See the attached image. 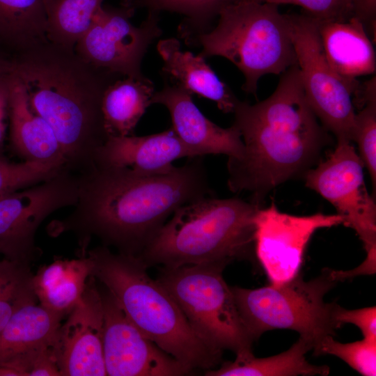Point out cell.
Wrapping results in <instances>:
<instances>
[{
  "instance_id": "6da1fadb",
  "label": "cell",
  "mask_w": 376,
  "mask_h": 376,
  "mask_svg": "<svg viewBox=\"0 0 376 376\" xmlns=\"http://www.w3.org/2000/svg\"><path fill=\"white\" fill-rule=\"evenodd\" d=\"M78 178L77 203L53 224L52 233H74L84 246L96 237L105 246L136 256L177 209L211 192L203 157L164 174L94 164Z\"/></svg>"
},
{
  "instance_id": "7a4b0ae2",
  "label": "cell",
  "mask_w": 376,
  "mask_h": 376,
  "mask_svg": "<svg viewBox=\"0 0 376 376\" xmlns=\"http://www.w3.org/2000/svg\"><path fill=\"white\" fill-rule=\"evenodd\" d=\"M233 113L244 150L240 158L228 159V187L249 192L259 206L272 189L312 168L327 143L297 64L280 75L270 96L254 104L239 100Z\"/></svg>"
},
{
  "instance_id": "3957f363",
  "label": "cell",
  "mask_w": 376,
  "mask_h": 376,
  "mask_svg": "<svg viewBox=\"0 0 376 376\" xmlns=\"http://www.w3.org/2000/svg\"><path fill=\"white\" fill-rule=\"evenodd\" d=\"M29 104L52 128L65 166L79 174L95 164L109 135L102 112L106 88L119 76L104 70L97 76L52 54H33L11 61Z\"/></svg>"
},
{
  "instance_id": "277c9868",
  "label": "cell",
  "mask_w": 376,
  "mask_h": 376,
  "mask_svg": "<svg viewBox=\"0 0 376 376\" xmlns=\"http://www.w3.org/2000/svg\"><path fill=\"white\" fill-rule=\"evenodd\" d=\"M86 253L91 276L145 336L191 370L212 369L220 361L221 352L196 334L169 292L148 274L141 258L114 253L104 245Z\"/></svg>"
},
{
  "instance_id": "5b68a950",
  "label": "cell",
  "mask_w": 376,
  "mask_h": 376,
  "mask_svg": "<svg viewBox=\"0 0 376 376\" xmlns=\"http://www.w3.org/2000/svg\"><path fill=\"white\" fill-rule=\"evenodd\" d=\"M260 206L237 198H201L177 209L139 256L148 265L175 268L249 256Z\"/></svg>"
},
{
  "instance_id": "8992f818",
  "label": "cell",
  "mask_w": 376,
  "mask_h": 376,
  "mask_svg": "<svg viewBox=\"0 0 376 376\" xmlns=\"http://www.w3.org/2000/svg\"><path fill=\"white\" fill-rule=\"evenodd\" d=\"M217 26L195 36L189 45L202 47L201 57L217 56L243 74L242 89L255 96L259 79L281 75L297 63L290 32L289 14L279 6L253 0H235L218 15Z\"/></svg>"
},
{
  "instance_id": "52a82bcc",
  "label": "cell",
  "mask_w": 376,
  "mask_h": 376,
  "mask_svg": "<svg viewBox=\"0 0 376 376\" xmlns=\"http://www.w3.org/2000/svg\"><path fill=\"white\" fill-rule=\"evenodd\" d=\"M337 283L325 268L308 281L301 274L279 287L255 289L231 287L240 317L253 340L273 329H290L310 342L313 350L339 329L335 320L336 302L324 301Z\"/></svg>"
},
{
  "instance_id": "ba28073f",
  "label": "cell",
  "mask_w": 376,
  "mask_h": 376,
  "mask_svg": "<svg viewBox=\"0 0 376 376\" xmlns=\"http://www.w3.org/2000/svg\"><path fill=\"white\" fill-rule=\"evenodd\" d=\"M221 263L163 267L157 281L180 307L196 334L213 349L235 354L251 350L254 341L223 277Z\"/></svg>"
},
{
  "instance_id": "9c48e42d",
  "label": "cell",
  "mask_w": 376,
  "mask_h": 376,
  "mask_svg": "<svg viewBox=\"0 0 376 376\" xmlns=\"http://www.w3.org/2000/svg\"><path fill=\"white\" fill-rule=\"evenodd\" d=\"M316 19L290 14L289 26L297 64L307 100L323 127L337 140L352 141L356 112L352 95L360 82L336 73L326 59Z\"/></svg>"
},
{
  "instance_id": "30bf717a",
  "label": "cell",
  "mask_w": 376,
  "mask_h": 376,
  "mask_svg": "<svg viewBox=\"0 0 376 376\" xmlns=\"http://www.w3.org/2000/svg\"><path fill=\"white\" fill-rule=\"evenodd\" d=\"M79 194L78 175L63 168L54 176L0 198V255L30 265L37 247L35 235L52 214L73 207Z\"/></svg>"
},
{
  "instance_id": "8fae6325",
  "label": "cell",
  "mask_w": 376,
  "mask_h": 376,
  "mask_svg": "<svg viewBox=\"0 0 376 376\" xmlns=\"http://www.w3.org/2000/svg\"><path fill=\"white\" fill-rule=\"evenodd\" d=\"M134 12V8L124 3L121 8L102 6L76 45L79 58L95 68L121 76L145 78L141 68L142 60L162 31L158 12L149 11L139 26L130 22Z\"/></svg>"
},
{
  "instance_id": "7c38bea8",
  "label": "cell",
  "mask_w": 376,
  "mask_h": 376,
  "mask_svg": "<svg viewBox=\"0 0 376 376\" xmlns=\"http://www.w3.org/2000/svg\"><path fill=\"white\" fill-rule=\"evenodd\" d=\"M363 166L352 141L340 139L329 157L304 175L306 185L336 208L368 251L376 247V205L365 185Z\"/></svg>"
},
{
  "instance_id": "4fadbf2b",
  "label": "cell",
  "mask_w": 376,
  "mask_h": 376,
  "mask_svg": "<svg viewBox=\"0 0 376 376\" xmlns=\"http://www.w3.org/2000/svg\"><path fill=\"white\" fill-rule=\"evenodd\" d=\"M256 257L270 282L279 287L300 272L306 246L318 229L344 224L340 215L316 213L296 216L280 212L272 203L254 217Z\"/></svg>"
},
{
  "instance_id": "5bb4252c",
  "label": "cell",
  "mask_w": 376,
  "mask_h": 376,
  "mask_svg": "<svg viewBox=\"0 0 376 376\" xmlns=\"http://www.w3.org/2000/svg\"><path fill=\"white\" fill-rule=\"evenodd\" d=\"M101 295L107 375L178 376L192 371L145 336L110 292Z\"/></svg>"
},
{
  "instance_id": "9a60e30c",
  "label": "cell",
  "mask_w": 376,
  "mask_h": 376,
  "mask_svg": "<svg viewBox=\"0 0 376 376\" xmlns=\"http://www.w3.org/2000/svg\"><path fill=\"white\" fill-rule=\"evenodd\" d=\"M102 295L91 276L82 297L61 324L53 345L61 376L107 375Z\"/></svg>"
},
{
  "instance_id": "2e32d148",
  "label": "cell",
  "mask_w": 376,
  "mask_h": 376,
  "mask_svg": "<svg viewBox=\"0 0 376 376\" xmlns=\"http://www.w3.org/2000/svg\"><path fill=\"white\" fill-rule=\"evenodd\" d=\"M191 94L179 86L166 81L155 92L150 103L165 106L169 111L171 127L179 139L198 157L226 155L238 159L244 143L238 129L233 125L223 128L206 118L194 103Z\"/></svg>"
},
{
  "instance_id": "e0dca14e",
  "label": "cell",
  "mask_w": 376,
  "mask_h": 376,
  "mask_svg": "<svg viewBox=\"0 0 376 376\" xmlns=\"http://www.w3.org/2000/svg\"><path fill=\"white\" fill-rule=\"evenodd\" d=\"M198 157L169 129L151 135L109 136L96 155L95 164L127 167L142 175L171 171L173 162Z\"/></svg>"
},
{
  "instance_id": "ac0fdd59",
  "label": "cell",
  "mask_w": 376,
  "mask_h": 376,
  "mask_svg": "<svg viewBox=\"0 0 376 376\" xmlns=\"http://www.w3.org/2000/svg\"><path fill=\"white\" fill-rule=\"evenodd\" d=\"M157 48L164 62L162 73L165 81L179 86L191 95L214 101L224 113H233L240 100L204 58L182 50L179 40L175 38L159 40Z\"/></svg>"
},
{
  "instance_id": "d6986e66",
  "label": "cell",
  "mask_w": 376,
  "mask_h": 376,
  "mask_svg": "<svg viewBox=\"0 0 376 376\" xmlns=\"http://www.w3.org/2000/svg\"><path fill=\"white\" fill-rule=\"evenodd\" d=\"M9 100L10 143L23 161L65 166L59 143L51 126L31 109L24 88L11 66Z\"/></svg>"
},
{
  "instance_id": "ffe728a7",
  "label": "cell",
  "mask_w": 376,
  "mask_h": 376,
  "mask_svg": "<svg viewBox=\"0 0 376 376\" xmlns=\"http://www.w3.org/2000/svg\"><path fill=\"white\" fill-rule=\"evenodd\" d=\"M318 31L327 61L340 77L355 81L375 74L374 47L359 19L353 16L343 21H318Z\"/></svg>"
},
{
  "instance_id": "44dd1931",
  "label": "cell",
  "mask_w": 376,
  "mask_h": 376,
  "mask_svg": "<svg viewBox=\"0 0 376 376\" xmlns=\"http://www.w3.org/2000/svg\"><path fill=\"white\" fill-rule=\"evenodd\" d=\"M91 276L86 251L75 259H58L42 267L33 276L38 302L46 308L68 315L83 296Z\"/></svg>"
},
{
  "instance_id": "7402d4cb",
  "label": "cell",
  "mask_w": 376,
  "mask_h": 376,
  "mask_svg": "<svg viewBox=\"0 0 376 376\" xmlns=\"http://www.w3.org/2000/svg\"><path fill=\"white\" fill-rule=\"evenodd\" d=\"M63 317L38 302L19 308L0 332V365L31 350L53 345Z\"/></svg>"
},
{
  "instance_id": "603a6c76",
  "label": "cell",
  "mask_w": 376,
  "mask_h": 376,
  "mask_svg": "<svg viewBox=\"0 0 376 376\" xmlns=\"http://www.w3.org/2000/svg\"><path fill=\"white\" fill-rule=\"evenodd\" d=\"M313 345L299 337L288 350L272 357L258 358L252 350L236 354L233 361H226L218 369L205 372L208 376H313L328 375L330 368L327 366L310 363L306 359Z\"/></svg>"
},
{
  "instance_id": "cb8c5ba5",
  "label": "cell",
  "mask_w": 376,
  "mask_h": 376,
  "mask_svg": "<svg viewBox=\"0 0 376 376\" xmlns=\"http://www.w3.org/2000/svg\"><path fill=\"white\" fill-rule=\"evenodd\" d=\"M155 91L147 77H126L110 84L102 98V112L109 136L132 135L136 124L151 103Z\"/></svg>"
},
{
  "instance_id": "d4e9b609",
  "label": "cell",
  "mask_w": 376,
  "mask_h": 376,
  "mask_svg": "<svg viewBox=\"0 0 376 376\" xmlns=\"http://www.w3.org/2000/svg\"><path fill=\"white\" fill-rule=\"evenodd\" d=\"M104 0H45L46 36L70 49L89 29Z\"/></svg>"
},
{
  "instance_id": "484cf974",
  "label": "cell",
  "mask_w": 376,
  "mask_h": 376,
  "mask_svg": "<svg viewBox=\"0 0 376 376\" xmlns=\"http://www.w3.org/2000/svg\"><path fill=\"white\" fill-rule=\"evenodd\" d=\"M45 0H0V40L26 45L46 35Z\"/></svg>"
},
{
  "instance_id": "4316f807",
  "label": "cell",
  "mask_w": 376,
  "mask_h": 376,
  "mask_svg": "<svg viewBox=\"0 0 376 376\" xmlns=\"http://www.w3.org/2000/svg\"><path fill=\"white\" fill-rule=\"evenodd\" d=\"M235 0H124L123 3L148 11L175 12L185 16L178 31L187 44L197 35L210 30L212 20L219 12Z\"/></svg>"
},
{
  "instance_id": "83f0119b",
  "label": "cell",
  "mask_w": 376,
  "mask_h": 376,
  "mask_svg": "<svg viewBox=\"0 0 376 376\" xmlns=\"http://www.w3.org/2000/svg\"><path fill=\"white\" fill-rule=\"evenodd\" d=\"M29 265L0 260V332L20 307L38 302Z\"/></svg>"
},
{
  "instance_id": "f1b7e54d",
  "label": "cell",
  "mask_w": 376,
  "mask_h": 376,
  "mask_svg": "<svg viewBox=\"0 0 376 376\" xmlns=\"http://www.w3.org/2000/svg\"><path fill=\"white\" fill-rule=\"evenodd\" d=\"M65 166L50 163L23 161L10 162L0 157V198L40 183Z\"/></svg>"
},
{
  "instance_id": "f546056e",
  "label": "cell",
  "mask_w": 376,
  "mask_h": 376,
  "mask_svg": "<svg viewBox=\"0 0 376 376\" xmlns=\"http://www.w3.org/2000/svg\"><path fill=\"white\" fill-rule=\"evenodd\" d=\"M352 141L357 143L359 155L369 173L375 195L376 91L366 95L363 106L356 113Z\"/></svg>"
},
{
  "instance_id": "4dcf8cb0",
  "label": "cell",
  "mask_w": 376,
  "mask_h": 376,
  "mask_svg": "<svg viewBox=\"0 0 376 376\" xmlns=\"http://www.w3.org/2000/svg\"><path fill=\"white\" fill-rule=\"evenodd\" d=\"M316 356L331 354L337 357L363 376L376 375V341L363 338L343 343L334 336L324 338L313 350Z\"/></svg>"
},
{
  "instance_id": "1f68e13d",
  "label": "cell",
  "mask_w": 376,
  "mask_h": 376,
  "mask_svg": "<svg viewBox=\"0 0 376 376\" xmlns=\"http://www.w3.org/2000/svg\"><path fill=\"white\" fill-rule=\"evenodd\" d=\"M276 5L301 6L306 15L318 21H343L354 16V0H253Z\"/></svg>"
},
{
  "instance_id": "d6a6232c",
  "label": "cell",
  "mask_w": 376,
  "mask_h": 376,
  "mask_svg": "<svg viewBox=\"0 0 376 376\" xmlns=\"http://www.w3.org/2000/svg\"><path fill=\"white\" fill-rule=\"evenodd\" d=\"M335 320L338 327L343 324H352L361 331L363 338L376 341V307H365L347 310L337 305Z\"/></svg>"
},
{
  "instance_id": "836d02e7",
  "label": "cell",
  "mask_w": 376,
  "mask_h": 376,
  "mask_svg": "<svg viewBox=\"0 0 376 376\" xmlns=\"http://www.w3.org/2000/svg\"><path fill=\"white\" fill-rule=\"evenodd\" d=\"M10 61L0 60V157H4L6 118L8 116L11 84Z\"/></svg>"
},
{
  "instance_id": "e575fe53",
  "label": "cell",
  "mask_w": 376,
  "mask_h": 376,
  "mask_svg": "<svg viewBox=\"0 0 376 376\" xmlns=\"http://www.w3.org/2000/svg\"><path fill=\"white\" fill-rule=\"evenodd\" d=\"M367 256L364 261L357 268L348 271H337L331 269L332 279L338 282L359 275L375 274L376 270V247L366 251Z\"/></svg>"
},
{
  "instance_id": "d590c367",
  "label": "cell",
  "mask_w": 376,
  "mask_h": 376,
  "mask_svg": "<svg viewBox=\"0 0 376 376\" xmlns=\"http://www.w3.org/2000/svg\"><path fill=\"white\" fill-rule=\"evenodd\" d=\"M354 16L364 25L375 22L376 0H354Z\"/></svg>"
},
{
  "instance_id": "8d00e7d4",
  "label": "cell",
  "mask_w": 376,
  "mask_h": 376,
  "mask_svg": "<svg viewBox=\"0 0 376 376\" xmlns=\"http://www.w3.org/2000/svg\"><path fill=\"white\" fill-rule=\"evenodd\" d=\"M0 256H1V255H0ZM0 260H1V258H0Z\"/></svg>"
}]
</instances>
